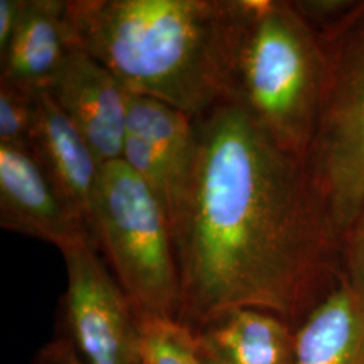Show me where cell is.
<instances>
[{"mask_svg":"<svg viewBox=\"0 0 364 364\" xmlns=\"http://www.w3.org/2000/svg\"><path fill=\"white\" fill-rule=\"evenodd\" d=\"M196 123L193 171L171 227L178 323L196 333L248 308L297 331L343 277V243L308 165L235 102Z\"/></svg>","mask_w":364,"mask_h":364,"instance_id":"cell-1","label":"cell"},{"mask_svg":"<svg viewBox=\"0 0 364 364\" xmlns=\"http://www.w3.org/2000/svg\"><path fill=\"white\" fill-rule=\"evenodd\" d=\"M247 0H68L69 42L191 117L232 102Z\"/></svg>","mask_w":364,"mask_h":364,"instance_id":"cell-2","label":"cell"},{"mask_svg":"<svg viewBox=\"0 0 364 364\" xmlns=\"http://www.w3.org/2000/svg\"><path fill=\"white\" fill-rule=\"evenodd\" d=\"M232 102L306 162L326 87V52L294 1L247 0Z\"/></svg>","mask_w":364,"mask_h":364,"instance_id":"cell-3","label":"cell"},{"mask_svg":"<svg viewBox=\"0 0 364 364\" xmlns=\"http://www.w3.org/2000/svg\"><path fill=\"white\" fill-rule=\"evenodd\" d=\"M90 231L138 316L178 321L181 290L169 216L123 159L100 169Z\"/></svg>","mask_w":364,"mask_h":364,"instance_id":"cell-4","label":"cell"},{"mask_svg":"<svg viewBox=\"0 0 364 364\" xmlns=\"http://www.w3.org/2000/svg\"><path fill=\"white\" fill-rule=\"evenodd\" d=\"M318 37L326 87L306 165L343 243L364 208V1Z\"/></svg>","mask_w":364,"mask_h":364,"instance_id":"cell-5","label":"cell"},{"mask_svg":"<svg viewBox=\"0 0 364 364\" xmlns=\"http://www.w3.org/2000/svg\"><path fill=\"white\" fill-rule=\"evenodd\" d=\"M66 335L85 364H139V316L92 239L61 250Z\"/></svg>","mask_w":364,"mask_h":364,"instance_id":"cell-6","label":"cell"},{"mask_svg":"<svg viewBox=\"0 0 364 364\" xmlns=\"http://www.w3.org/2000/svg\"><path fill=\"white\" fill-rule=\"evenodd\" d=\"M0 225L60 251L92 239L85 219L61 195L33 153L1 144Z\"/></svg>","mask_w":364,"mask_h":364,"instance_id":"cell-7","label":"cell"},{"mask_svg":"<svg viewBox=\"0 0 364 364\" xmlns=\"http://www.w3.org/2000/svg\"><path fill=\"white\" fill-rule=\"evenodd\" d=\"M46 91L76 126L102 166L122 159L131 92L105 65L72 46Z\"/></svg>","mask_w":364,"mask_h":364,"instance_id":"cell-8","label":"cell"},{"mask_svg":"<svg viewBox=\"0 0 364 364\" xmlns=\"http://www.w3.org/2000/svg\"><path fill=\"white\" fill-rule=\"evenodd\" d=\"M36 102L37 119L31 153L90 228L93 196L102 165L49 92H36Z\"/></svg>","mask_w":364,"mask_h":364,"instance_id":"cell-9","label":"cell"},{"mask_svg":"<svg viewBox=\"0 0 364 364\" xmlns=\"http://www.w3.org/2000/svg\"><path fill=\"white\" fill-rule=\"evenodd\" d=\"M126 132L144 144L166 177L169 191L166 212L173 227L195 165L196 119L154 97L130 93Z\"/></svg>","mask_w":364,"mask_h":364,"instance_id":"cell-10","label":"cell"},{"mask_svg":"<svg viewBox=\"0 0 364 364\" xmlns=\"http://www.w3.org/2000/svg\"><path fill=\"white\" fill-rule=\"evenodd\" d=\"M195 335L204 364H293L296 329L273 313L235 309Z\"/></svg>","mask_w":364,"mask_h":364,"instance_id":"cell-11","label":"cell"},{"mask_svg":"<svg viewBox=\"0 0 364 364\" xmlns=\"http://www.w3.org/2000/svg\"><path fill=\"white\" fill-rule=\"evenodd\" d=\"M65 0H26L18 31L0 60V81L48 90L72 49Z\"/></svg>","mask_w":364,"mask_h":364,"instance_id":"cell-12","label":"cell"},{"mask_svg":"<svg viewBox=\"0 0 364 364\" xmlns=\"http://www.w3.org/2000/svg\"><path fill=\"white\" fill-rule=\"evenodd\" d=\"M293 364H364V306L343 277L296 331Z\"/></svg>","mask_w":364,"mask_h":364,"instance_id":"cell-13","label":"cell"},{"mask_svg":"<svg viewBox=\"0 0 364 364\" xmlns=\"http://www.w3.org/2000/svg\"><path fill=\"white\" fill-rule=\"evenodd\" d=\"M139 364H204L195 335L178 321L139 316Z\"/></svg>","mask_w":364,"mask_h":364,"instance_id":"cell-14","label":"cell"},{"mask_svg":"<svg viewBox=\"0 0 364 364\" xmlns=\"http://www.w3.org/2000/svg\"><path fill=\"white\" fill-rule=\"evenodd\" d=\"M36 92L0 81V144L31 153L37 119Z\"/></svg>","mask_w":364,"mask_h":364,"instance_id":"cell-15","label":"cell"},{"mask_svg":"<svg viewBox=\"0 0 364 364\" xmlns=\"http://www.w3.org/2000/svg\"><path fill=\"white\" fill-rule=\"evenodd\" d=\"M341 273L364 306V208L343 242Z\"/></svg>","mask_w":364,"mask_h":364,"instance_id":"cell-16","label":"cell"},{"mask_svg":"<svg viewBox=\"0 0 364 364\" xmlns=\"http://www.w3.org/2000/svg\"><path fill=\"white\" fill-rule=\"evenodd\" d=\"M25 7L26 0H0V60L9 52Z\"/></svg>","mask_w":364,"mask_h":364,"instance_id":"cell-17","label":"cell"},{"mask_svg":"<svg viewBox=\"0 0 364 364\" xmlns=\"http://www.w3.org/2000/svg\"><path fill=\"white\" fill-rule=\"evenodd\" d=\"M34 364H85L68 338H58L38 352Z\"/></svg>","mask_w":364,"mask_h":364,"instance_id":"cell-18","label":"cell"}]
</instances>
